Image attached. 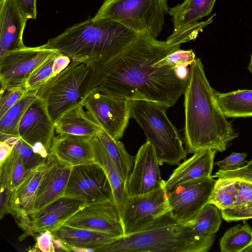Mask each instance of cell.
<instances>
[{
	"mask_svg": "<svg viewBox=\"0 0 252 252\" xmlns=\"http://www.w3.org/2000/svg\"><path fill=\"white\" fill-rule=\"evenodd\" d=\"M15 151L21 159L24 167L28 171H31L42 164L48 158H43L37 154L32 146L25 142L21 138L13 146Z\"/></svg>",
	"mask_w": 252,
	"mask_h": 252,
	"instance_id": "35",
	"label": "cell"
},
{
	"mask_svg": "<svg viewBox=\"0 0 252 252\" xmlns=\"http://www.w3.org/2000/svg\"><path fill=\"white\" fill-rule=\"evenodd\" d=\"M216 14L211 15L206 21L189 25L177 31H173L167 38L166 42L171 45H179L195 39L203 29L213 21Z\"/></svg>",
	"mask_w": 252,
	"mask_h": 252,
	"instance_id": "34",
	"label": "cell"
},
{
	"mask_svg": "<svg viewBox=\"0 0 252 252\" xmlns=\"http://www.w3.org/2000/svg\"><path fill=\"white\" fill-rule=\"evenodd\" d=\"M243 252H252V243L250 246L246 248Z\"/></svg>",
	"mask_w": 252,
	"mask_h": 252,
	"instance_id": "48",
	"label": "cell"
},
{
	"mask_svg": "<svg viewBox=\"0 0 252 252\" xmlns=\"http://www.w3.org/2000/svg\"><path fill=\"white\" fill-rule=\"evenodd\" d=\"M57 52L41 45L7 52L0 59V86L25 83L38 67Z\"/></svg>",
	"mask_w": 252,
	"mask_h": 252,
	"instance_id": "12",
	"label": "cell"
},
{
	"mask_svg": "<svg viewBox=\"0 0 252 252\" xmlns=\"http://www.w3.org/2000/svg\"><path fill=\"white\" fill-rule=\"evenodd\" d=\"M217 0H184L170 7L168 14L172 17L173 31L199 22L211 12Z\"/></svg>",
	"mask_w": 252,
	"mask_h": 252,
	"instance_id": "24",
	"label": "cell"
},
{
	"mask_svg": "<svg viewBox=\"0 0 252 252\" xmlns=\"http://www.w3.org/2000/svg\"><path fill=\"white\" fill-rule=\"evenodd\" d=\"M216 181L211 175L184 182L167 192L172 218L180 223L194 218L208 204Z\"/></svg>",
	"mask_w": 252,
	"mask_h": 252,
	"instance_id": "11",
	"label": "cell"
},
{
	"mask_svg": "<svg viewBox=\"0 0 252 252\" xmlns=\"http://www.w3.org/2000/svg\"><path fill=\"white\" fill-rule=\"evenodd\" d=\"M83 105L88 116L111 136H123L131 118L130 100L92 91Z\"/></svg>",
	"mask_w": 252,
	"mask_h": 252,
	"instance_id": "9",
	"label": "cell"
},
{
	"mask_svg": "<svg viewBox=\"0 0 252 252\" xmlns=\"http://www.w3.org/2000/svg\"><path fill=\"white\" fill-rule=\"evenodd\" d=\"M222 219L227 222L252 219V205L241 208L220 210Z\"/></svg>",
	"mask_w": 252,
	"mask_h": 252,
	"instance_id": "42",
	"label": "cell"
},
{
	"mask_svg": "<svg viewBox=\"0 0 252 252\" xmlns=\"http://www.w3.org/2000/svg\"><path fill=\"white\" fill-rule=\"evenodd\" d=\"M64 196L84 201L87 205L114 202L108 178L96 162L72 167Z\"/></svg>",
	"mask_w": 252,
	"mask_h": 252,
	"instance_id": "10",
	"label": "cell"
},
{
	"mask_svg": "<svg viewBox=\"0 0 252 252\" xmlns=\"http://www.w3.org/2000/svg\"><path fill=\"white\" fill-rule=\"evenodd\" d=\"M217 152L211 149L200 150L179 164L165 182L167 192L184 182L211 176Z\"/></svg>",
	"mask_w": 252,
	"mask_h": 252,
	"instance_id": "21",
	"label": "cell"
},
{
	"mask_svg": "<svg viewBox=\"0 0 252 252\" xmlns=\"http://www.w3.org/2000/svg\"><path fill=\"white\" fill-rule=\"evenodd\" d=\"M47 166V159L44 163L31 170L21 184L12 191L10 214L24 232L19 237V241L31 236V215Z\"/></svg>",
	"mask_w": 252,
	"mask_h": 252,
	"instance_id": "14",
	"label": "cell"
},
{
	"mask_svg": "<svg viewBox=\"0 0 252 252\" xmlns=\"http://www.w3.org/2000/svg\"><path fill=\"white\" fill-rule=\"evenodd\" d=\"M30 171L26 169L19 156L13 150L0 164V188L13 191L21 184Z\"/></svg>",
	"mask_w": 252,
	"mask_h": 252,
	"instance_id": "30",
	"label": "cell"
},
{
	"mask_svg": "<svg viewBox=\"0 0 252 252\" xmlns=\"http://www.w3.org/2000/svg\"><path fill=\"white\" fill-rule=\"evenodd\" d=\"M165 182L163 181L160 187L149 192L126 196L119 212L124 236L145 229L170 212Z\"/></svg>",
	"mask_w": 252,
	"mask_h": 252,
	"instance_id": "8",
	"label": "cell"
},
{
	"mask_svg": "<svg viewBox=\"0 0 252 252\" xmlns=\"http://www.w3.org/2000/svg\"><path fill=\"white\" fill-rule=\"evenodd\" d=\"M169 8L168 0H104L93 18L116 22L138 35L157 38Z\"/></svg>",
	"mask_w": 252,
	"mask_h": 252,
	"instance_id": "6",
	"label": "cell"
},
{
	"mask_svg": "<svg viewBox=\"0 0 252 252\" xmlns=\"http://www.w3.org/2000/svg\"><path fill=\"white\" fill-rule=\"evenodd\" d=\"M139 35L116 22L90 18L41 46L93 67L118 55Z\"/></svg>",
	"mask_w": 252,
	"mask_h": 252,
	"instance_id": "3",
	"label": "cell"
},
{
	"mask_svg": "<svg viewBox=\"0 0 252 252\" xmlns=\"http://www.w3.org/2000/svg\"><path fill=\"white\" fill-rule=\"evenodd\" d=\"M95 162L105 172L111 185L114 200L119 212L126 197L125 182L121 178L118 170L97 136L91 139Z\"/></svg>",
	"mask_w": 252,
	"mask_h": 252,
	"instance_id": "27",
	"label": "cell"
},
{
	"mask_svg": "<svg viewBox=\"0 0 252 252\" xmlns=\"http://www.w3.org/2000/svg\"><path fill=\"white\" fill-rule=\"evenodd\" d=\"M83 104L70 109L55 123L58 135L70 134L93 138L97 134L98 126L85 112Z\"/></svg>",
	"mask_w": 252,
	"mask_h": 252,
	"instance_id": "23",
	"label": "cell"
},
{
	"mask_svg": "<svg viewBox=\"0 0 252 252\" xmlns=\"http://www.w3.org/2000/svg\"><path fill=\"white\" fill-rule=\"evenodd\" d=\"M37 97L36 91L29 92L4 115L19 123L26 111Z\"/></svg>",
	"mask_w": 252,
	"mask_h": 252,
	"instance_id": "37",
	"label": "cell"
},
{
	"mask_svg": "<svg viewBox=\"0 0 252 252\" xmlns=\"http://www.w3.org/2000/svg\"><path fill=\"white\" fill-rule=\"evenodd\" d=\"M168 108L158 102L130 100V116L143 130L153 146L160 164L179 165L188 152L178 130L168 118Z\"/></svg>",
	"mask_w": 252,
	"mask_h": 252,
	"instance_id": "5",
	"label": "cell"
},
{
	"mask_svg": "<svg viewBox=\"0 0 252 252\" xmlns=\"http://www.w3.org/2000/svg\"></svg>",
	"mask_w": 252,
	"mask_h": 252,
	"instance_id": "50",
	"label": "cell"
},
{
	"mask_svg": "<svg viewBox=\"0 0 252 252\" xmlns=\"http://www.w3.org/2000/svg\"><path fill=\"white\" fill-rule=\"evenodd\" d=\"M28 92L25 83L10 84L1 86L0 118Z\"/></svg>",
	"mask_w": 252,
	"mask_h": 252,
	"instance_id": "33",
	"label": "cell"
},
{
	"mask_svg": "<svg viewBox=\"0 0 252 252\" xmlns=\"http://www.w3.org/2000/svg\"><path fill=\"white\" fill-rule=\"evenodd\" d=\"M214 177L244 181L252 183V169L248 168L245 165L234 170L222 171L219 170Z\"/></svg>",
	"mask_w": 252,
	"mask_h": 252,
	"instance_id": "41",
	"label": "cell"
},
{
	"mask_svg": "<svg viewBox=\"0 0 252 252\" xmlns=\"http://www.w3.org/2000/svg\"><path fill=\"white\" fill-rule=\"evenodd\" d=\"M174 70L178 78L183 80H189L190 69H189L188 66L176 65L174 67Z\"/></svg>",
	"mask_w": 252,
	"mask_h": 252,
	"instance_id": "46",
	"label": "cell"
},
{
	"mask_svg": "<svg viewBox=\"0 0 252 252\" xmlns=\"http://www.w3.org/2000/svg\"><path fill=\"white\" fill-rule=\"evenodd\" d=\"M72 167L61 162L50 154L31 217L48 204L64 196Z\"/></svg>",
	"mask_w": 252,
	"mask_h": 252,
	"instance_id": "17",
	"label": "cell"
},
{
	"mask_svg": "<svg viewBox=\"0 0 252 252\" xmlns=\"http://www.w3.org/2000/svg\"><path fill=\"white\" fill-rule=\"evenodd\" d=\"M87 205L84 201L70 197L59 198L31 216V235L57 230Z\"/></svg>",
	"mask_w": 252,
	"mask_h": 252,
	"instance_id": "18",
	"label": "cell"
},
{
	"mask_svg": "<svg viewBox=\"0 0 252 252\" xmlns=\"http://www.w3.org/2000/svg\"><path fill=\"white\" fill-rule=\"evenodd\" d=\"M18 9L29 19L36 18V1L37 0H12Z\"/></svg>",
	"mask_w": 252,
	"mask_h": 252,
	"instance_id": "43",
	"label": "cell"
},
{
	"mask_svg": "<svg viewBox=\"0 0 252 252\" xmlns=\"http://www.w3.org/2000/svg\"><path fill=\"white\" fill-rule=\"evenodd\" d=\"M238 181V188L232 209L244 208L252 205V183Z\"/></svg>",
	"mask_w": 252,
	"mask_h": 252,
	"instance_id": "38",
	"label": "cell"
},
{
	"mask_svg": "<svg viewBox=\"0 0 252 252\" xmlns=\"http://www.w3.org/2000/svg\"><path fill=\"white\" fill-rule=\"evenodd\" d=\"M12 191L8 189L0 188V219L10 214V200Z\"/></svg>",
	"mask_w": 252,
	"mask_h": 252,
	"instance_id": "44",
	"label": "cell"
},
{
	"mask_svg": "<svg viewBox=\"0 0 252 252\" xmlns=\"http://www.w3.org/2000/svg\"><path fill=\"white\" fill-rule=\"evenodd\" d=\"M247 68L252 75V53L251 54L250 61Z\"/></svg>",
	"mask_w": 252,
	"mask_h": 252,
	"instance_id": "47",
	"label": "cell"
},
{
	"mask_svg": "<svg viewBox=\"0 0 252 252\" xmlns=\"http://www.w3.org/2000/svg\"><path fill=\"white\" fill-rule=\"evenodd\" d=\"M185 141L189 153L203 149L226 151L239 133L220 108L204 66L196 58L190 65L185 94Z\"/></svg>",
	"mask_w": 252,
	"mask_h": 252,
	"instance_id": "2",
	"label": "cell"
},
{
	"mask_svg": "<svg viewBox=\"0 0 252 252\" xmlns=\"http://www.w3.org/2000/svg\"><path fill=\"white\" fill-rule=\"evenodd\" d=\"M71 59L57 52L38 67L25 81L28 92H35L64 70Z\"/></svg>",
	"mask_w": 252,
	"mask_h": 252,
	"instance_id": "29",
	"label": "cell"
},
{
	"mask_svg": "<svg viewBox=\"0 0 252 252\" xmlns=\"http://www.w3.org/2000/svg\"><path fill=\"white\" fill-rule=\"evenodd\" d=\"M247 156L248 155L245 153H232L224 159L215 163V164L219 167V170L222 171L234 170L248 163L246 160Z\"/></svg>",
	"mask_w": 252,
	"mask_h": 252,
	"instance_id": "39",
	"label": "cell"
},
{
	"mask_svg": "<svg viewBox=\"0 0 252 252\" xmlns=\"http://www.w3.org/2000/svg\"><path fill=\"white\" fill-rule=\"evenodd\" d=\"M55 132V123L43 102L37 97L20 121L19 137L32 147H45L50 152Z\"/></svg>",
	"mask_w": 252,
	"mask_h": 252,
	"instance_id": "16",
	"label": "cell"
},
{
	"mask_svg": "<svg viewBox=\"0 0 252 252\" xmlns=\"http://www.w3.org/2000/svg\"><path fill=\"white\" fill-rule=\"evenodd\" d=\"M197 240L186 223L176 221L168 212L145 229L124 236L100 252H207L211 249Z\"/></svg>",
	"mask_w": 252,
	"mask_h": 252,
	"instance_id": "4",
	"label": "cell"
},
{
	"mask_svg": "<svg viewBox=\"0 0 252 252\" xmlns=\"http://www.w3.org/2000/svg\"><path fill=\"white\" fill-rule=\"evenodd\" d=\"M64 225L118 237L124 236L119 213L114 201L88 205L74 215Z\"/></svg>",
	"mask_w": 252,
	"mask_h": 252,
	"instance_id": "15",
	"label": "cell"
},
{
	"mask_svg": "<svg viewBox=\"0 0 252 252\" xmlns=\"http://www.w3.org/2000/svg\"><path fill=\"white\" fill-rule=\"evenodd\" d=\"M196 58L192 50H184L179 48L156 63L154 66L162 67L179 65H191Z\"/></svg>",
	"mask_w": 252,
	"mask_h": 252,
	"instance_id": "36",
	"label": "cell"
},
{
	"mask_svg": "<svg viewBox=\"0 0 252 252\" xmlns=\"http://www.w3.org/2000/svg\"><path fill=\"white\" fill-rule=\"evenodd\" d=\"M252 243V228L247 222L228 229L219 244L221 252H243Z\"/></svg>",
	"mask_w": 252,
	"mask_h": 252,
	"instance_id": "31",
	"label": "cell"
},
{
	"mask_svg": "<svg viewBox=\"0 0 252 252\" xmlns=\"http://www.w3.org/2000/svg\"><path fill=\"white\" fill-rule=\"evenodd\" d=\"M54 237L84 252H99L121 237L63 225L52 232Z\"/></svg>",
	"mask_w": 252,
	"mask_h": 252,
	"instance_id": "22",
	"label": "cell"
},
{
	"mask_svg": "<svg viewBox=\"0 0 252 252\" xmlns=\"http://www.w3.org/2000/svg\"><path fill=\"white\" fill-rule=\"evenodd\" d=\"M148 34L139 35L120 54L91 67L89 91L132 100L174 106L184 94L188 80L178 78L174 66L154 64L180 48Z\"/></svg>",
	"mask_w": 252,
	"mask_h": 252,
	"instance_id": "1",
	"label": "cell"
},
{
	"mask_svg": "<svg viewBox=\"0 0 252 252\" xmlns=\"http://www.w3.org/2000/svg\"><path fill=\"white\" fill-rule=\"evenodd\" d=\"M96 136L126 183L133 168V157L127 153L122 142L113 138L98 126Z\"/></svg>",
	"mask_w": 252,
	"mask_h": 252,
	"instance_id": "28",
	"label": "cell"
},
{
	"mask_svg": "<svg viewBox=\"0 0 252 252\" xmlns=\"http://www.w3.org/2000/svg\"><path fill=\"white\" fill-rule=\"evenodd\" d=\"M91 72V67L72 60L64 70L36 91L54 123L70 109L84 104L90 93Z\"/></svg>",
	"mask_w": 252,
	"mask_h": 252,
	"instance_id": "7",
	"label": "cell"
},
{
	"mask_svg": "<svg viewBox=\"0 0 252 252\" xmlns=\"http://www.w3.org/2000/svg\"><path fill=\"white\" fill-rule=\"evenodd\" d=\"M220 210L213 204L206 205L192 220L186 222L195 238L211 248L221 223Z\"/></svg>",
	"mask_w": 252,
	"mask_h": 252,
	"instance_id": "25",
	"label": "cell"
},
{
	"mask_svg": "<svg viewBox=\"0 0 252 252\" xmlns=\"http://www.w3.org/2000/svg\"><path fill=\"white\" fill-rule=\"evenodd\" d=\"M55 237L52 232L49 230L40 232L36 237L35 245L29 251L54 252V246Z\"/></svg>",
	"mask_w": 252,
	"mask_h": 252,
	"instance_id": "40",
	"label": "cell"
},
{
	"mask_svg": "<svg viewBox=\"0 0 252 252\" xmlns=\"http://www.w3.org/2000/svg\"><path fill=\"white\" fill-rule=\"evenodd\" d=\"M217 101L226 118L252 117V90L220 93L214 90Z\"/></svg>",
	"mask_w": 252,
	"mask_h": 252,
	"instance_id": "26",
	"label": "cell"
},
{
	"mask_svg": "<svg viewBox=\"0 0 252 252\" xmlns=\"http://www.w3.org/2000/svg\"><path fill=\"white\" fill-rule=\"evenodd\" d=\"M238 181L218 178L214 184L208 204H213L220 210L231 208L238 188Z\"/></svg>",
	"mask_w": 252,
	"mask_h": 252,
	"instance_id": "32",
	"label": "cell"
},
{
	"mask_svg": "<svg viewBox=\"0 0 252 252\" xmlns=\"http://www.w3.org/2000/svg\"><path fill=\"white\" fill-rule=\"evenodd\" d=\"M13 147L4 142H0V164L2 163L13 151Z\"/></svg>",
	"mask_w": 252,
	"mask_h": 252,
	"instance_id": "45",
	"label": "cell"
},
{
	"mask_svg": "<svg viewBox=\"0 0 252 252\" xmlns=\"http://www.w3.org/2000/svg\"><path fill=\"white\" fill-rule=\"evenodd\" d=\"M92 138L70 134L55 137L50 154L61 162L73 167L95 162Z\"/></svg>",
	"mask_w": 252,
	"mask_h": 252,
	"instance_id": "20",
	"label": "cell"
},
{
	"mask_svg": "<svg viewBox=\"0 0 252 252\" xmlns=\"http://www.w3.org/2000/svg\"><path fill=\"white\" fill-rule=\"evenodd\" d=\"M245 166L248 168L252 169V159L248 161V163L245 165Z\"/></svg>",
	"mask_w": 252,
	"mask_h": 252,
	"instance_id": "49",
	"label": "cell"
},
{
	"mask_svg": "<svg viewBox=\"0 0 252 252\" xmlns=\"http://www.w3.org/2000/svg\"><path fill=\"white\" fill-rule=\"evenodd\" d=\"M27 20L12 0H0V59L26 46L23 34Z\"/></svg>",
	"mask_w": 252,
	"mask_h": 252,
	"instance_id": "19",
	"label": "cell"
},
{
	"mask_svg": "<svg viewBox=\"0 0 252 252\" xmlns=\"http://www.w3.org/2000/svg\"><path fill=\"white\" fill-rule=\"evenodd\" d=\"M160 163L153 145L147 140L139 149L132 171L125 183L127 196L149 192L160 187Z\"/></svg>",
	"mask_w": 252,
	"mask_h": 252,
	"instance_id": "13",
	"label": "cell"
}]
</instances>
